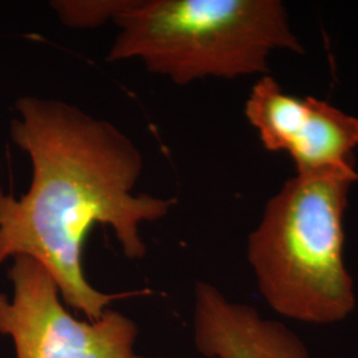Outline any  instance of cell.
Here are the masks:
<instances>
[{
	"instance_id": "6da1fadb",
	"label": "cell",
	"mask_w": 358,
	"mask_h": 358,
	"mask_svg": "<svg viewBox=\"0 0 358 358\" xmlns=\"http://www.w3.org/2000/svg\"><path fill=\"white\" fill-rule=\"evenodd\" d=\"M16 110L11 138L28 154L32 180L20 198L0 189V264L35 259L68 307L99 320L110 303L134 294H106L88 282L83 252L90 230L110 227L124 255L140 260L142 223L164 219L177 201L133 192L143 158L115 124L34 96L19 99Z\"/></svg>"
},
{
	"instance_id": "52a82bcc",
	"label": "cell",
	"mask_w": 358,
	"mask_h": 358,
	"mask_svg": "<svg viewBox=\"0 0 358 358\" xmlns=\"http://www.w3.org/2000/svg\"><path fill=\"white\" fill-rule=\"evenodd\" d=\"M134 0H55L51 8L68 28H97L131 7Z\"/></svg>"
},
{
	"instance_id": "277c9868",
	"label": "cell",
	"mask_w": 358,
	"mask_h": 358,
	"mask_svg": "<svg viewBox=\"0 0 358 358\" xmlns=\"http://www.w3.org/2000/svg\"><path fill=\"white\" fill-rule=\"evenodd\" d=\"M8 278L13 296L0 291V334L13 341L15 358H150L136 353L138 329L124 313L77 320L35 259L13 257Z\"/></svg>"
},
{
	"instance_id": "7a4b0ae2",
	"label": "cell",
	"mask_w": 358,
	"mask_h": 358,
	"mask_svg": "<svg viewBox=\"0 0 358 358\" xmlns=\"http://www.w3.org/2000/svg\"><path fill=\"white\" fill-rule=\"evenodd\" d=\"M358 174H296L264 207L247 259L271 309L312 325L345 320L356 308L344 260V217Z\"/></svg>"
},
{
	"instance_id": "5b68a950",
	"label": "cell",
	"mask_w": 358,
	"mask_h": 358,
	"mask_svg": "<svg viewBox=\"0 0 358 358\" xmlns=\"http://www.w3.org/2000/svg\"><path fill=\"white\" fill-rule=\"evenodd\" d=\"M244 113L268 152L292 158L296 174H358L352 164L358 115L316 97L292 96L268 75L252 87Z\"/></svg>"
},
{
	"instance_id": "ba28073f",
	"label": "cell",
	"mask_w": 358,
	"mask_h": 358,
	"mask_svg": "<svg viewBox=\"0 0 358 358\" xmlns=\"http://www.w3.org/2000/svg\"><path fill=\"white\" fill-rule=\"evenodd\" d=\"M356 358H358V357H356Z\"/></svg>"
},
{
	"instance_id": "8992f818",
	"label": "cell",
	"mask_w": 358,
	"mask_h": 358,
	"mask_svg": "<svg viewBox=\"0 0 358 358\" xmlns=\"http://www.w3.org/2000/svg\"><path fill=\"white\" fill-rule=\"evenodd\" d=\"M194 344L206 358H310L303 340L256 308L229 300L217 287L194 289Z\"/></svg>"
},
{
	"instance_id": "3957f363",
	"label": "cell",
	"mask_w": 358,
	"mask_h": 358,
	"mask_svg": "<svg viewBox=\"0 0 358 358\" xmlns=\"http://www.w3.org/2000/svg\"><path fill=\"white\" fill-rule=\"evenodd\" d=\"M115 23L106 60H140L177 85L266 76L272 52H306L280 0H134Z\"/></svg>"
}]
</instances>
